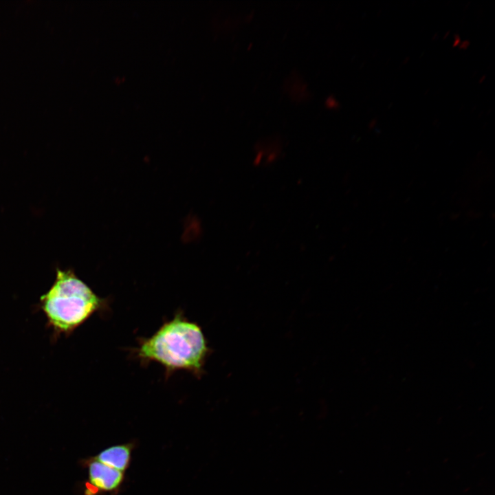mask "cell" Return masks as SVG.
Masks as SVG:
<instances>
[{
  "label": "cell",
  "instance_id": "6da1fadb",
  "mask_svg": "<svg viewBox=\"0 0 495 495\" xmlns=\"http://www.w3.org/2000/svg\"><path fill=\"white\" fill-rule=\"evenodd\" d=\"M102 305V300L72 270H56L50 289L40 296L37 308L52 331V341L69 336Z\"/></svg>",
  "mask_w": 495,
  "mask_h": 495
},
{
  "label": "cell",
  "instance_id": "7a4b0ae2",
  "mask_svg": "<svg viewBox=\"0 0 495 495\" xmlns=\"http://www.w3.org/2000/svg\"><path fill=\"white\" fill-rule=\"evenodd\" d=\"M201 329L180 316L165 323L138 349L140 358L169 369L201 371L209 353Z\"/></svg>",
  "mask_w": 495,
  "mask_h": 495
},
{
  "label": "cell",
  "instance_id": "3957f363",
  "mask_svg": "<svg viewBox=\"0 0 495 495\" xmlns=\"http://www.w3.org/2000/svg\"><path fill=\"white\" fill-rule=\"evenodd\" d=\"M89 478L91 485L96 489L111 491L119 487L123 474L122 471L94 459L89 463Z\"/></svg>",
  "mask_w": 495,
  "mask_h": 495
},
{
  "label": "cell",
  "instance_id": "277c9868",
  "mask_svg": "<svg viewBox=\"0 0 495 495\" xmlns=\"http://www.w3.org/2000/svg\"><path fill=\"white\" fill-rule=\"evenodd\" d=\"M131 456L130 447L126 445H118L102 450L95 459L120 471H123L128 465Z\"/></svg>",
  "mask_w": 495,
  "mask_h": 495
}]
</instances>
